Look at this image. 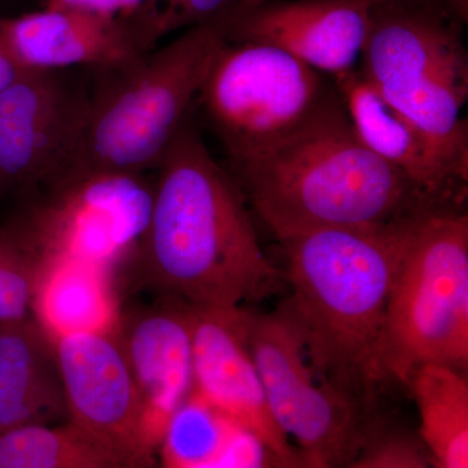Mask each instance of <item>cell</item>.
Listing matches in <instances>:
<instances>
[{"label":"cell","mask_w":468,"mask_h":468,"mask_svg":"<svg viewBox=\"0 0 468 468\" xmlns=\"http://www.w3.org/2000/svg\"><path fill=\"white\" fill-rule=\"evenodd\" d=\"M141 241L144 279L196 309H242L282 291L239 185L215 162L186 117L158 165Z\"/></svg>","instance_id":"1"},{"label":"cell","mask_w":468,"mask_h":468,"mask_svg":"<svg viewBox=\"0 0 468 468\" xmlns=\"http://www.w3.org/2000/svg\"><path fill=\"white\" fill-rule=\"evenodd\" d=\"M415 218L380 229L316 228L277 239L291 288L286 301L314 374L368 415L392 381L385 359L388 304Z\"/></svg>","instance_id":"2"},{"label":"cell","mask_w":468,"mask_h":468,"mask_svg":"<svg viewBox=\"0 0 468 468\" xmlns=\"http://www.w3.org/2000/svg\"><path fill=\"white\" fill-rule=\"evenodd\" d=\"M232 168L276 239L316 228L380 229L457 206L431 198L369 150L337 90L294 133Z\"/></svg>","instance_id":"3"},{"label":"cell","mask_w":468,"mask_h":468,"mask_svg":"<svg viewBox=\"0 0 468 468\" xmlns=\"http://www.w3.org/2000/svg\"><path fill=\"white\" fill-rule=\"evenodd\" d=\"M255 0L187 27L159 50L97 73L86 89L75 140L57 177L46 185L94 175H141L158 167L198 97L234 17ZM43 186V187H46Z\"/></svg>","instance_id":"4"},{"label":"cell","mask_w":468,"mask_h":468,"mask_svg":"<svg viewBox=\"0 0 468 468\" xmlns=\"http://www.w3.org/2000/svg\"><path fill=\"white\" fill-rule=\"evenodd\" d=\"M466 18L442 2L372 3L358 69L443 150L468 163Z\"/></svg>","instance_id":"5"},{"label":"cell","mask_w":468,"mask_h":468,"mask_svg":"<svg viewBox=\"0 0 468 468\" xmlns=\"http://www.w3.org/2000/svg\"><path fill=\"white\" fill-rule=\"evenodd\" d=\"M385 359L392 380L405 385L426 363L467 371L468 217L461 206H440L410 224L388 304Z\"/></svg>","instance_id":"6"},{"label":"cell","mask_w":468,"mask_h":468,"mask_svg":"<svg viewBox=\"0 0 468 468\" xmlns=\"http://www.w3.org/2000/svg\"><path fill=\"white\" fill-rule=\"evenodd\" d=\"M322 75L263 43L218 48L197 101L232 167L294 133L334 97Z\"/></svg>","instance_id":"7"},{"label":"cell","mask_w":468,"mask_h":468,"mask_svg":"<svg viewBox=\"0 0 468 468\" xmlns=\"http://www.w3.org/2000/svg\"><path fill=\"white\" fill-rule=\"evenodd\" d=\"M246 337L271 414L298 443L303 466L349 467L372 419L315 377L288 301L270 313L246 310Z\"/></svg>","instance_id":"8"},{"label":"cell","mask_w":468,"mask_h":468,"mask_svg":"<svg viewBox=\"0 0 468 468\" xmlns=\"http://www.w3.org/2000/svg\"><path fill=\"white\" fill-rule=\"evenodd\" d=\"M86 88L55 72H27L0 90V192L30 196L66 162Z\"/></svg>","instance_id":"9"},{"label":"cell","mask_w":468,"mask_h":468,"mask_svg":"<svg viewBox=\"0 0 468 468\" xmlns=\"http://www.w3.org/2000/svg\"><path fill=\"white\" fill-rule=\"evenodd\" d=\"M246 310L190 307L193 394L234 426L257 437L277 466L304 467L300 452L271 414L249 349Z\"/></svg>","instance_id":"10"},{"label":"cell","mask_w":468,"mask_h":468,"mask_svg":"<svg viewBox=\"0 0 468 468\" xmlns=\"http://www.w3.org/2000/svg\"><path fill=\"white\" fill-rule=\"evenodd\" d=\"M68 420L128 452L141 467L155 463L133 374L115 331L54 338Z\"/></svg>","instance_id":"11"},{"label":"cell","mask_w":468,"mask_h":468,"mask_svg":"<svg viewBox=\"0 0 468 468\" xmlns=\"http://www.w3.org/2000/svg\"><path fill=\"white\" fill-rule=\"evenodd\" d=\"M143 20L43 7L0 17V48L24 72L113 69L153 50Z\"/></svg>","instance_id":"12"},{"label":"cell","mask_w":468,"mask_h":468,"mask_svg":"<svg viewBox=\"0 0 468 468\" xmlns=\"http://www.w3.org/2000/svg\"><path fill=\"white\" fill-rule=\"evenodd\" d=\"M371 0H255L226 41L263 43L332 77L356 69L371 24Z\"/></svg>","instance_id":"13"},{"label":"cell","mask_w":468,"mask_h":468,"mask_svg":"<svg viewBox=\"0 0 468 468\" xmlns=\"http://www.w3.org/2000/svg\"><path fill=\"white\" fill-rule=\"evenodd\" d=\"M144 410V435L158 451L176 411L192 397V311L169 300L119 315L115 329Z\"/></svg>","instance_id":"14"},{"label":"cell","mask_w":468,"mask_h":468,"mask_svg":"<svg viewBox=\"0 0 468 468\" xmlns=\"http://www.w3.org/2000/svg\"><path fill=\"white\" fill-rule=\"evenodd\" d=\"M334 80L354 131L369 150L408 176L431 198L462 206L467 162L443 150L393 107L358 68Z\"/></svg>","instance_id":"15"},{"label":"cell","mask_w":468,"mask_h":468,"mask_svg":"<svg viewBox=\"0 0 468 468\" xmlns=\"http://www.w3.org/2000/svg\"><path fill=\"white\" fill-rule=\"evenodd\" d=\"M66 420L54 338L34 316L0 325V432Z\"/></svg>","instance_id":"16"},{"label":"cell","mask_w":468,"mask_h":468,"mask_svg":"<svg viewBox=\"0 0 468 468\" xmlns=\"http://www.w3.org/2000/svg\"><path fill=\"white\" fill-rule=\"evenodd\" d=\"M119 315L104 263L69 252L52 255L33 303L34 319L52 338L115 331Z\"/></svg>","instance_id":"17"},{"label":"cell","mask_w":468,"mask_h":468,"mask_svg":"<svg viewBox=\"0 0 468 468\" xmlns=\"http://www.w3.org/2000/svg\"><path fill=\"white\" fill-rule=\"evenodd\" d=\"M464 371L426 363L408 385L417 402L420 430L433 467H468V380Z\"/></svg>","instance_id":"18"},{"label":"cell","mask_w":468,"mask_h":468,"mask_svg":"<svg viewBox=\"0 0 468 468\" xmlns=\"http://www.w3.org/2000/svg\"><path fill=\"white\" fill-rule=\"evenodd\" d=\"M128 452L73 421L27 424L0 432V468H137Z\"/></svg>","instance_id":"19"},{"label":"cell","mask_w":468,"mask_h":468,"mask_svg":"<svg viewBox=\"0 0 468 468\" xmlns=\"http://www.w3.org/2000/svg\"><path fill=\"white\" fill-rule=\"evenodd\" d=\"M51 257L23 218L0 226V325L32 318L37 289Z\"/></svg>","instance_id":"20"},{"label":"cell","mask_w":468,"mask_h":468,"mask_svg":"<svg viewBox=\"0 0 468 468\" xmlns=\"http://www.w3.org/2000/svg\"><path fill=\"white\" fill-rule=\"evenodd\" d=\"M237 428L192 394L169 420L158 451L167 467H220Z\"/></svg>","instance_id":"21"},{"label":"cell","mask_w":468,"mask_h":468,"mask_svg":"<svg viewBox=\"0 0 468 468\" xmlns=\"http://www.w3.org/2000/svg\"><path fill=\"white\" fill-rule=\"evenodd\" d=\"M349 467L427 468L433 467V461L420 436L371 420L358 454Z\"/></svg>","instance_id":"22"},{"label":"cell","mask_w":468,"mask_h":468,"mask_svg":"<svg viewBox=\"0 0 468 468\" xmlns=\"http://www.w3.org/2000/svg\"><path fill=\"white\" fill-rule=\"evenodd\" d=\"M242 0H153L147 5L156 41L176 30L212 20Z\"/></svg>","instance_id":"23"},{"label":"cell","mask_w":468,"mask_h":468,"mask_svg":"<svg viewBox=\"0 0 468 468\" xmlns=\"http://www.w3.org/2000/svg\"><path fill=\"white\" fill-rule=\"evenodd\" d=\"M153 0H42L43 7L72 9L101 17L133 16Z\"/></svg>","instance_id":"24"},{"label":"cell","mask_w":468,"mask_h":468,"mask_svg":"<svg viewBox=\"0 0 468 468\" xmlns=\"http://www.w3.org/2000/svg\"><path fill=\"white\" fill-rule=\"evenodd\" d=\"M24 70H21L20 68L14 63L5 55V52L0 48V90L5 86L12 84L15 80H17L18 77L24 75Z\"/></svg>","instance_id":"25"},{"label":"cell","mask_w":468,"mask_h":468,"mask_svg":"<svg viewBox=\"0 0 468 468\" xmlns=\"http://www.w3.org/2000/svg\"><path fill=\"white\" fill-rule=\"evenodd\" d=\"M371 2H442L448 3L452 7L457 9L460 14L467 17V0H371Z\"/></svg>","instance_id":"26"}]
</instances>
